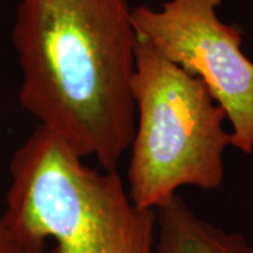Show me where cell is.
Returning <instances> with one entry per match:
<instances>
[{
  "label": "cell",
  "mask_w": 253,
  "mask_h": 253,
  "mask_svg": "<svg viewBox=\"0 0 253 253\" xmlns=\"http://www.w3.org/2000/svg\"><path fill=\"white\" fill-rule=\"evenodd\" d=\"M132 96L135 132L126 176L136 206L156 211L183 186L219 187L232 136L204 82L136 37Z\"/></svg>",
  "instance_id": "3957f363"
},
{
  "label": "cell",
  "mask_w": 253,
  "mask_h": 253,
  "mask_svg": "<svg viewBox=\"0 0 253 253\" xmlns=\"http://www.w3.org/2000/svg\"><path fill=\"white\" fill-rule=\"evenodd\" d=\"M3 221L24 253H156V211L136 206L116 170L87 166L38 126L10 162Z\"/></svg>",
  "instance_id": "7a4b0ae2"
},
{
  "label": "cell",
  "mask_w": 253,
  "mask_h": 253,
  "mask_svg": "<svg viewBox=\"0 0 253 253\" xmlns=\"http://www.w3.org/2000/svg\"><path fill=\"white\" fill-rule=\"evenodd\" d=\"M0 253H24L9 234L0 211Z\"/></svg>",
  "instance_id": "8992f818"
},
{
  "label": "cell",
  "mask_w": 253,
  "mask_h": 253,
  "mask_svg": "<svg viewBox=\"0 0 253 253\" xmlns=\"http://www.w3.org/2000/svg\"><path fill=\"white\" fill-rule=\"evenodd\" d=\"M13 44L24 110L83 159L116 170L135 132L128 0H20Z\"/></svg>",
  "instance_id": "6da1fadb"
},
{
  "label": "cell",
  "mask_w": 253,
  "mask_h": 253,
  "mask_svg": "<svg viewBox=\"0 0 253 253\" xmlns=\"http://www.w3.org/2000/svg\"><path fill=\"white\" fill-rule=\"evenodd\" d=\"M156 253H253L244 236L199 217L180 196L156 210Z\"/></svg>",
  "instance_id": "5b68a950"
},
{
  "label": "cell",
  "mask_w": 253,
  "mask_h": 253,
  "mask_svg": "<svg viewBox=\"0 0 253 253\" xmlns=\"http://www.w3.org/2000/svg\"><path fill=\"white\" fill-rule=\"evenodd\" d=\"M222 0H168L132 9L136 37L168 61L204 82L231 123L232 146L253 151V62L242 36L218 17Z\"/></svg>",
  "instance_id": "277c9868"
}]
</instances>
